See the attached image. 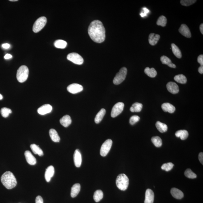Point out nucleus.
<instances>
[{
    "label": "nucleus",
    "mask_w": 203,
    "mask_h": 203,
    "mask_svg": "<svg viewBox=\"0 0 203 203\" xmlns=\"http://www.w3.org/2000/svg\"><path fill=\"white\" fill-rule=\"evenodd\" d=\"M74 161L75 166L77 168H80L82 163V157L81 152L79 149H76L74 154Z\"/></svg>",
    "instance_id": "13"
},
{
    "label": "nucleus",
    "mask_w": 203,
    "mask_h": 203,
    "mask_svg": "<svg viewBox=\"0 0 203 203\" xmlns=\"http://www.w3.org/2000/svg\"><path fill=\"white\" fill-rule=\"evenodd\" d=\"M60 122L62 125L64 127H67L71 124V119L69 116L65 115L60 120Z\"/></svg>",
    "instance_id": "22"
},
{
    "label": "nucleus",
    "mask_w": 203,
    "mask_h": 203,
    "mask_svg": "<svg viewBox=\"0 0 203 203\" xmlns=\"http://www.w3.org/2000/svg\"><path fill=\"white\" fill-rule=\"evenodd\" d=\"M167 88L168 91L172 94H177L179 91V88L178 85L173 82H170L167 84Z\"/></svg>",
    "instance_id": "11"
},
{
    "label": "nucleus",
    "mask_w": 203,
    "mask_h": 203,
    "mask_svg": "<svg viewBox=\"0 0 203 203\" xmlns=\"http://www.w3.org/2000/svg\"><path fill=\"white\" fill-rule=\"evenodd\" d=\"M198 71L200 74H203V66H200L198 69Z\"/></svg>",
    "instance_id": "47"
},
{
    "label": "nucleus",
    "mask_w": 203,
    "mask_h": 203,
    "mask_svg": "<svg viewBox=\"0 0 203 203\" xmlns=\"http://www.w3.org/2000/svg\"><path fill=\"white\" fill-rule=\"evenodd\" d=\"M83 90V87L80 84H73L69 85L67 87L68 91L72 94H76L80 92Z\"/></svg>",
    "instance_id": "10"
},
{
    "label": "nucleus",
    "mask_w": 203,
    "mask_h": 203,
    "mask_svg": "<svg viewBox=\"0 0 203 203\" xmlns=\"http://www.w3.org/2000/svg\"><path fill=\"white\" fill-rule=\"evenodd\" d=\"M1 181L8 189H11L16 187L17 182L13 173L7 171L4 173L1 177Z\"/></svg>",
    "instance_id": "2"
},
{
    "label": "nucleus",
    "mask_w": 203,
    "mask_h": 203,
    "mask_svg": "<svg viewBox=\"0 0 203 203\" xmlns=\"http://www.w3.org/2000/svg\"><path fill=\"white\" fill-rule=\"evenodd\" d=\"M143 105L141 103H136L132 104L130 108V111L132 112H139L142 109Z\"/></svg>",
    "instance_id": "31"
},
{
    "label": "nucleus",
    "mask_w": 203,
    "mask_h": 203,
    "mask_svg": "<svg viewBox=\"0 0 203 203\" xmlns=\"http://www.w3.org/2000/svg\"><path fill=\"white\" fill-rule=\"evenodd\" d=\"M10 44H8V43H5V44H3L2 45V48H6V49H8V48H10Z\"/></svg>",
    "instance_id": "45"
},
{
    "label": "nucleus",
    "mask_w": 203,
    "mask_h": 203,
    "mask_svg": "<svg viewBox=\"0 0 203 203\" xmlns=\"http://www.w3.org/2000/svg\"><path fill=\"white\" fill-rule=\"evenodd\" d=\"M171 194L175 198L181 200L184 197V193L182 191L178 189L173 188L171 189Z\"/></svg>",
    "instance_id": "18"
},
{
    "label": "nucleus",
    "mask_w": 203,
    "mask_h": 203,
    "mask_svg": "<svg viewBox=\"0 0 203 203\" xmlns=\"http://www.w3.org/2000/svg\"><path fill=\"white\" fill-rule=\"evenodd\" d=\"M176 136L180 137L182 140H185L187 139L188 136V133L186 130H180L177 131L175 133Z\"/></svg>",
    "instance_id": "25"
},
{
    "label": "nucleus",
    "mask_w": 203,
    "mask_h": 203,
    "mask_svg": "<svg viewBox=\"0 0 203 203\" xmlns=\"http://www.w3.org/2000/svg\"><path fill=\"white\" fill-rule=\"evenodd\" d=\"M1 115L3 117L6 118L8 117L10 114L12 113V111L9 108L4 107L1 109Z\"/></svg>",
    "instance_id": "38"
},
{
    "label": "nucleus",
    "mask_w": 203,
    "mask_h": 203,
    "mask_svg": "<svg viewBox=\"0 0 203 203\" xmlns=\"http://www.w3.org/2000/svg\"><path fill=\"white\" fill-rule=\"evenodd\" d=\"M167 22V20L166 17L161 16L158 19L157 22V25L158 26H161L162 27H164L166 26Z\"/></svg>",
    "instance_id": "36"
},
{
    "label": "nucleus",
    "mask_w": 203,
    "mask_h": 203,
    "mask_svg": "<svg viewBox=\"0 0 203 203\" xmlns=\"http://www.w3.org/2000/svg\"><path fill=\"white\" fill-rule=\"evenodd\" d=\"M160 35L158 34L151 33L149 37V44L152 46L156 45L158 41L160 39Z\"/></svg>",
    "instance_id": "19"
},
{
    "label": "nucleus",
    "mask_w": 203,
    "mask_h": 203,
    "mask_svg": "<svg viewBox=\"0 0 203 203\" xmlns=\"http://www.w3.org/2000/svg\"><path fill=\"white\" fill-rule=\"evenodd\" d=\"M155 125L157 128L160 132L164 133L166 132L168 130V127L167 125L159 121L156 122Z\"/></svg>",
    "instance_id": "28"
},
{
    "label": "nucleus",
    "mask_w": 203,
    "mask_h": 203,
    "mask_svg": "<svg viewBox=\"0 0 203 203\" xmlns=\"http://www.w3.org/2000/svg\"><path fill=\"white\" fill-rule=\"evenodd\" d=\"M68 60L75 64L81 65L84 62V59L80 55L76 53H71L68 55L67 56Z\"/></svg>",
    "instance_id": "8"
},
{
    "label": "nucleus",
    "mask_w": 203,
    "mask_h": 203,
    "mask_svg": "<svg viewBox=\"0 0 203 203\" xmlns=\"http://www.w3.org/2000/svg\"><path fill=\"white\" fill-rule=\"evenodd\" d=\"M174 79L175 81L180 84H185L187 82V78L184 75L182 74L176 75Z\"/></svg>",
    "instance_id": "32"
},
{
    "label": "nucleus",
    "mask_w": 203,
    "mask_h": 203,
    "mask_svg": "<svg viewBox=\"0 0 203 203\" xmlns=\"http://www.w3.org/2000/svg\"><path fill=\"white\" fill-rule=\"evenodd\" d=\"M35 203H43V200L41 196H39L36 198Z\"/></svg>",
    "instance_id": "43"
},
{
    "label": "nucleus",
    "mask_w": 203,
    "mask_h": 203,
    "mask_svg": "<svg viewBox=\"0 0 203 203\" xmlns=\"http://www.w3.org/2000/svg\"><path fill=\"white\" fill-rule=\"evenodd\" d=\"M197 61L200 64L201 66L203 65V55H200L197 58Z\"/></svg>",
    "instance_id": "42"
},
{
    "label": "nucleus",
    "mask_w": 203,
    "mask_h": 203,
    "mask_svg": "<svg viewBox=\"0 0 203 203\" xmlns=\"http://www.w3.org/2000/svg\"><path fill=\"white\" fill-rule=\"evenodd\" d=\"M25 155L28 163L31 165H34L37 163L36 159L30 152L27 150L25 152Z\"/></svg>",
    "instance_id": "17"
},
{
    "label": "nucleus",
    "mask_w": 203,
    "mask_h": 203,
    "mask_svg": "<svg viewBox=\"0 0 203 203\" xmlns=\"http://www.w3.org/2000/svg\"><path fill=\"white\" fill-rule=\"evenodd\" d=\"M49 134L52 141L55 142H60V138L55 130L53 129H51L49 130Z\"/></svg>",
    "instance_id": "23"
},
{
    "label": "nucleus",
    "mask_w": 203,
    "mask_h": 203,
    "mask_svg": "<svg viewBox=\"0 0 203 203\" xmlns=\"http://www.w3.org/2000/svg\"><path fill=\"white\" fill-rule=\"evenodd\" d=\"M161 61L163 64L168 65L169 67L175 68H176V65L172 63L170 59L166 56H163L161 57Z\"/></svg>",
    "instance_id": "24"
},
{
    "label": "nucleus",
    "mask_w": 203,
    "mask_h": 203,
    "mask_svg": "<svg viewBox=\"0 0 203 203\" xmlns=\"http://www.w3.org/2000/svg\"><path fill=\"white\" fill-rule=\"evenodd\" d=\"M88 33L91 39L96 43H102L105 39V28L99 20H94L91 23L88 28Z\"/></svg>",
    "instance_id": "1"
},
{
    "label": "nucleus",
    "mask_w": 203,
    "mask_h": 203,
    "mask_svg": "<svg viewBox=\"0 0 203 203\" xmlns=\"http://www.w3.org/2000/svg\"><path fill=\"white\" fill-rule=\"evenodd\" d=\"M29 69L26 66H22L19 68L17 73V79L20 83L25 82L29 75Z\"/></svg>",
    "instance_id": "4"
},
{
    "label": "nucleus",
    "mask_w": 203,
    "mask_h": 203,
    "mask_svg": "<svg viewBox=\"0 0 203 203\" xmlns=\"http://www.w3.org/2000/svg\"><path fill=\"white\" fill-rule=\"evenodd\" d=\"M2 99H3V96H2V94H0V100H2Z\"/></svg>",
    "instance_id": "50"
},
{
    "label": "nucleus",
    "mask_w": 203,
    "mask_h": 203,
    "mask_svg": "<svg viewBox=\"0 0 203 203\" xmlns=\"http://www.w3.org/2000/svg\"><path fill=\"white\" fill-rule=\"evenodd\" d=\"M55 46L56 48H66L67 43L64 40L58 39L55 41L54 43Z\"/></svg>",
    "instance_id": "34"
},
{
    "label": "nucleus",
    "mask_w": 203,
    "mask_h": 203,
    "mask_svg": "<svg viewBox=\"0 0 203 203\" xmlns=\"http://www.w3.org/2000/svg\"><path fill=\"white\" fill-rule=\"evenodd\" d=\"M151 140L152 142L156 147L159 148L162 146V140L159 136H154L152 137Z\"/></svg>",
    "instance_id": "35"
},
{
    "label": "nucleus",
    "mask_w": 203,
    "mask_h": 203,
    "mask_svg": "<svg viewBox=\"0 0 203 203\" xmlns=\"http://www.w3.org/2000/svg\"><path fill=\"white\" fill-rule=\"evenodd\" d=\"M105 113L106 110L104 108L101 109L96 116L95 119H94V121H95L96 123H99L103 120Z\"/></svg>",
    "instance_id": "26"
},
{
    "label": "nucleus",
    "mask_w": 203,
    "mask_h": 203,
    "mask_svg": "<svg viewBox=\"0 0 203 203\" xmlns=\"http://www.w3.org/2000/svg\"><path fill=\"white\" fill-rule=\"evenodd\" d=\"M103 194L101 190H97L94 192V198L96 202H99L103 198Z\"/></svg>",
    "instance_id": "33"
},
{
    "label": "nucleus",
    "mask_w": 203,
    "mask_h": 203,
    "mask_svg": "<svg viewBox=\"0 0 203 203\" xmlns=\"http://www.w3.org/2000/svg\"><path fill=\"white\" fill-rule=\"evenodd\" d=\"M179 31L182 35L187 38H190L191 36V32L188 27L185 24L181 25L179 29Z\"/></svg>",
    "instance_id": "14"
},
{
    "label": "nucleus",
    "mask_w": 203,
    "mask_h": 203,
    "mask_svg": "<svg viewBox=\"0 0 203 203\" xmlns=\"http://www.w3.org/2000/svg\"><path fill=\"white\" fill-rule=\"evenodd\" d=\"M154 200V192L150 189H148L145 191V199L144 203H153Z\"/></svg>",
    "instance_id": "15"
},
{
    "label": "nucleus",
    "mask_w": 203,
    "mask_h": 203,
    "mask_svg": "<svg viewBox=\"0 0 203 203\" xmlns=\"http://www.w3.org/2000/svg\"><path fill=\"white\" fill-rule=\"evenodd\" d=\"M174 166V164L172 163H165L161 166V169L165 170L166 172H168L171 170Z\"/></svg>",
    "instance_id": "39"
},
{
    "label": "nucleus",
    "mask_w": 203,
    "mask_h": 203,
    "mask_svg": "<svg viewBox=\"0 0 203 203\" xmlns=\"http://www.w3.org/2000/svg\"><path fill=\"white\" fill-rule=\"evenodd\" d=\"M81 190V186L79 183H76L73 185L71 187V196L73 198L76 197L79 194Z\"/></svg>",
    "instance_id": "21"
},
{
    "label": "nucleus",
    "mask_w": 203,
    "mask_h": 203,
    "mask_svg": "<svg viewBox=\"0 0 203 203\" xmlns=\"http://www.w3.org/2000/svg\"><path fill=\"white\" fill-rule=\"evenodd\" d=\"M196 1L195 0H181L180 3L182 6H189L193 4Z\"/></svg>",
    "instance_id": "40"
},
{
    "label": "nucleus",
    "mask_w": 203,
    "mask_h": 203,
    "mask_svg": "<svg viewBox=\"0 0 203 203\" xmlns=\"http://www.w3.org/2000/svg\"><path fill=\"white\" fill-rule=\"evenodd\" d=\"M171 47L172 52L173 54L178 58H181L182 57V54L180 50L178 48V47L174 43H172L171 44Z\"/></svg>",
    "instance_id": "29"
},
{
    "label": "nucleus",
    "mask_w": 203,
    "mask_h": 203,
    "mask_svg": "<svg viewBox=\"0 0 203 203\" xmlns=\"http://www.w3.org/2000/svg\"><path fill=\"white\" fill-rule=\"evenodd\" d=\"M46 23L47 19L45 17H41L39 18L36 20L33 25V32L35 33L39 32L45 26Z\"/></svg>",
    "instance_id": "6"
},
{
    "label": "nucleus",
    "mask_w": 203,
    "mask_h": 203,
    "mask_svg": "<svg viewBox=\"0 0 203 203\" xmlns=\"http://www.w3.org/2000/svg\"><path fill=\"white\" fill-rule=\"evenodd\" d=\"M185 175L186 177L190 179H195L197 177V175L190 168H188L184 172Z\"/></svg>",
    "instance_id": "37"
},
{
    "label": "nucleus",
    "mask_w": 203,
    "mask_h": 203,
    "mask_svg": "<svg viewBox=\"0 0 203 203\" xmlns=\"http://www.w3.org/2000/svg\"><path fill=\"white\" fill-rule=\"evenodd\" d=\"M12 56L10 54H6L4 56V58L5 59H9L12 58Z\"/></svg>",
    "instance_id": "46"
},
{
    "label": "nucleus",
    "mask_w": 203,
    "mask_h": 203,
    "mask_svg": "<svg viewBox=\"0 0 203 203\" xmlns=\"http://www.w3.org/2000/svg\"><path fill=\"white\" fill-rule=\"evenodd\" d=\"M144 72L150 78H155L157 75V71L154 68L150 69L148 67L145 68Z\"/></svg>",
    "instance_id": "30"
},
{
    "label": "nucleus",
    "mask_w": 203,
    "mask_h": 203,
    "mask_svg": "<svg viewBox=\"0 0 203 203\" xmlns=\"http://www.w3.org/2000/svg\"><path fill=\"white\" fill-rule=\"evenodd\" d=\"M199 159L200 160V163L202 164H203V152H200L199 155Z\"/></svg>",
    "instance_id": "44"
},
{
    "label": "nucleus",
    "mask_w": 203,
    "mask_h": 203,
    "mask_svg": "<svg viewBox=\"0 0 203 203\" xmlns=\"http://www.w3.org/2000/svg\"><path fill=\"white\" fill-rule=\"evenodd\" d=\"M127 73V69L125 67L122 68L115 76L113 81V83L115 85L121 84L125 79Z\"/></svg>",
    "instance_id": "5"
},
{
    "label": "nucleus",
    "mask_w": 203,
    "mask_h": 203,
    "mask_svg": "<svg viewBox=\"0 0 203 203\" xmlns=\"http://www.w3.org/2000/svg\"><path fill=\"white\" fill-rule=\"evenodd\" d=\"M200 32L202 34H203V24H202L201 25H200Z\"/></svg>",
    "instance_id": "49"
},
{
    "label": "nucleus",
    "mask_w": 203,
    "mask_h": 203,
    "mask_svg": "<svg viewBox=\"0 0 203 203\" xmlns=\"http://www.w3.org/2000/svg\"><path fill=\"white\" fill-rule=\"evenodd\" d=\"M54 168L52 166H49L46 169L45 178L47 182L50 181L51 179L54 175Z\"/></svg>",
    "instance_id": "16"
},
{
    "label": "nucleus",
    "mask_w": 203,
    "mask_h": 203,
    "mask_svg": "<svg viewBox=\"0 0 203 203\" xmlns=\"http://www.w3.org/2000/svg\"><path fill=\"white\" fill-rule=\"evenodd\" d=\"M10 1L11 2H15V1H17L18 0H10Z\"/></svg>",
    "instance_id": "51"
},
{
    "label": "nucleus",
    "mask_w": 203,
    "mask_h": 203,
    "mask_svg": "<svg viewBox=\"0 0 203 203\" xmlns=\"http://www.w3.org/2000/svg\"><path fill=\"white\" fill-rule=\"evenodd\" d=\"M113 141L111 139H108L102 145L100 150V155L103 157H105L109 153L112 148Z\"/></svg>",
    "instance_id": "7"
},
{
    "label": "nucleus",
    "mask_w": 203,
    "mask_h": 203,
    "mask_svg": "<svg viewBox=\"0 0 203 203\" xmlns=\"http://www.w3.org/2000/svg\"><path fill=\"white\" fill-rule=\"evenodd\" d=\"M161 108L164 112H168L170 113H173L175 111V108L174 106L168 103H163L162 104Z\"/></svg>",
    "instance_id": "20"
},
{
    "label": "nucleus",
    "mask_w": 203,
    "mask_h": 203,
    "mask_svg": "<svg viewBox=\"0 0 203 203\" xmlns=\"http://www.w3.org/2000/svg\"><path fill=\"white\" fill-rule=\"evenodd\" d=\"M124 104L123 103L119 102L116 103L112 108L111 112V116L112 117H115L121 114L123 111Z\"/></svg>",
    "instance_id": "9"
},
{
    "label": "nucleus",
    "mask_w": 203,
    "mask_h": 203,
    "mask_svg": "<svg viewBox=\"0 0 203 203\" xmlns=\"http://www.w3.org/2000/svg\"><path fill=\"white\" fill-rule=\"evenodd\" d=\"M129 180L127 176L125 174H121L117 177L116 184L119 189L125 191L128 187Z\"/></svg>",
    "instance_id": "3"
},
{
    "label": "nucleus",
    "mask_w": 203,
    "mask_h": 203,
    "mask_svg": "<svg viewBox=\"0 0 203 203\" xmlns=\"http://www.w3.org/2000/svg\"><path fill=\"white\" fill-rule=\"evenodd\" d=\"M52 107L50 105L47 104L39 107L37 110V112L39 114L43 115L49 113L51 112Z\"/></svg>",
    "instance_id": "12"
},
{
    "label": "nucleus",
    "mask_w": 203,
    "mask_h": 203,
    "mask_svg": "<svg viewBox=\"0 0 203 203\" xmlns=\"http://www.w3.org/2000/svg\"><path fill=\"white\" fill-rule=\"evenodd\" d=\"M143 9V10L144 11V12L143 13L147 15V13H148L149 12V10H148L147 8H144Z\"/></svg>",
    "instance_id": "48"
},
{
    "label": "nucleus",
    "mask_w": 203,
    "mask_h": 203,
    "mask_svg": "<svg viewBox=\"0 0 203 203\" xmlns=\"http://www.w3.org/2000/svg\"><path fill=\"white\" fill-rule=\"evenodd\" d=\"M140 119V117L137 116H133L130 118V123L131 125H134L136 122H139Z\"/></svg>",
    "instance_id": "41"
},
{
    "label": "nucleus",
    "mask_w": 203,
    "mask_h": 203,
    "mask_svg": "<svg viewBox=\"0 0 203 203\" xmlns=\"http://www.w3.org/2000/svg\"><path fill=\"white\" fill-rule=\"evenodd\" d=\"M30 148L33 153L35 154H38L39 156H42L43 155V152L42 149L39 148V145L33 144L30 145Z\"/></svg>",
    "instance_id": "27"
}]
</instances>
